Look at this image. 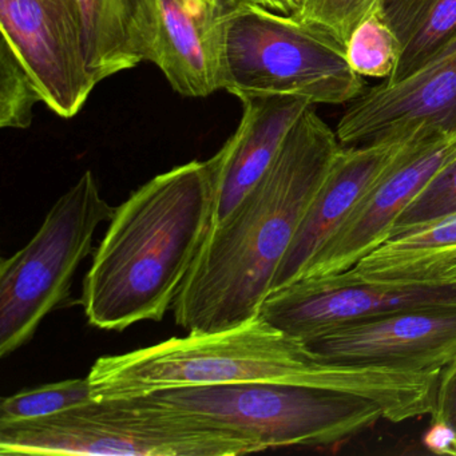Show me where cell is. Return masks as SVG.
<instances>
[{"instance_id":"277c9868","label":"cell","mask_w":456,"mask_h":456,"mask_svg":"<svg viewBox=\"0 0 456 456\" xmlns=\"http://www.w3.org/2000/svg\"><path fill=\"white\" fill-rule=\"evenodd\" d=\"M248 437L149 396L93 400L49 418L0 424L2 455L239 456Z\"/></svg>"},{"instance_id":"9a60e30c","label":"cell","mask_w":456,"mask_h":456,"mask_svg":"<svg viewBox=\"0 0 456 456\" xmlns=\"http://www.w3.org/2000/svg\"><path fill=\"white\" fill-rule=\"evenodd\" d=\"M241 102L239 127L208 159L215 185L212 226L223 223L249 193L273 161L290 127L314 106L290 97H249Z\"/></svg>"},{"instance_id":"30bf717a","label":"cell","mask_w":456,"mask_h":456,"mask_svg":"<svg viewBox=\"0 0 456 456\" xmlns=\"http://www.w3.org/2000/svg\"><path fill=\"white\" fill-rule=\"evenodd\" d=\"M453 161L456 138L435 133L419 138L327 240L296 281H322L354 268L388 239L413 200Z\"/></svg>"},{"instance_id":"7a4b0ae2","label":"cell","mask_w":456,"mask_h":456,"mask_svg":"<svg viewBox=\"0 0 456 456\" xmlns=\"http://www.w3.org/2000/svg\"><path fill=\"white\" fill-rule=\"evenodd\" d=\"M309 106L231 215L212 226L175 304L188 333L217 332L260 314L274 274L340 151L336 130Z\"/></svg>"},{"instance_id":"2e32d148","label":"cell","mask_w":456,"mask_h":456,"mask_svg":"<svg viewBox=\"0 0 456 456\" xmlns=\"http://www.w3.org/2000/svg\"><path fill=\"white\" fill-rule=\"evenodd\" d=\"M455 269L456 215H453L394 234L340 276L322 281L298 280L292 284L304 288L421 284L448 280Z\"/></svg>"},{"instance_id":"9c48e42d","label":"cell","mask_w":456,"mask_h":456,"mask_svg":"<svg viewBox=\"0 0 456 456\" xmlns=\"http://www.w3.org/2000/svg\"><path fill=\"white\" fill-rule=\"evenodd\" d=\"M419 130L456 138V30L415 73L349 103L336 127L341 146L408 137Z\"/></svg>"},{"instance_id":"5bb4252c","label":"cell","mask_w":456,"mask_h":456,"mask_svg":"<svg viewBox=\"0 0 456 456\" xmlns=\"http://www.w3.org/2000/svg\"><path fill=\"white\" fill-rule=\"evenodd\" d=\"M427 133L431 132L419 130L399 140L341 146L316 200L274 274L271 292L292 284L301 276L312 258L343 225L370 189L375 188Z\"/></svg>"},{"instance_id":"7402d4cb","label":"cell","mask_w":456,"mask_h":456,"mask_svg":"<svg viewBox=\"0 0 456 456\" xmlns=\"http://www.w3.org/2000/svg\"><path fill=\"white\" fill-rule=\"evenodd\" d=\"M380 7L381 0H304L295 18L322 28L346 46L354 30Z\"/></svg>"},{"instance_id":"52a82bcc","label":"cell","mask_w":456,"mask_h":456,"mask_svg":"<svg viewBox=\"0 0 456 456\" xmlns=\"http://www.w3.org/2000/svg\"><path fill=\"white\" fill-rule=\"evenodd\" d=\"M114 212L87 170L55 202L28 244L2 261L0 356L28 343L45 317L70 296L77 269L92 253L101 224Z\"/></svg>"},{"instance_id":"ffe728a7","label":"cell","mask_w":456,"mask_h":456,"mask_svg":"<svg viewBox=\"0 0 456 456\" xmlns=\"http://www.w3.org/2000/svg\"><path fill=\"white\" fill-rule=\"evenodd\" d=\"M346 58L354 73L370 78H391L400 58V46L380 12L370 15L354 30L346 44Z\"/></svg>"},{"instance_id":"603a6c76","label":"cell","mask_w":456,"mask_h":456,"mask_svg":"<svg viewBox=\"0 0 456 456\" xmlns=\"http://www.w3.org/2000/svg\"><path fill=\"white\" fill-rule=\"evenodd\" d=\"M453 215H456V161L443 169L413 200L395 224L389 237Z\"/></svg>"},{"instance_id":"8fae6325","label":"cell","mask_w":456,"mask_h":456,"mask_svg":"<svg viewBox=\"0 0 456 456\" xmlns=\"http://www.w3.org/2000/svg\"><path fill=\"white\" fill-rule=\"evenodd\" d=\"M306 344L330 362L440 373L456 357V306L357 320Z\"/></svg>"},{"instance_id":"d4e9b609","label":"cell","mask_w":456,"mask_h":456,"mask_svg":"<svg viewBox=\"0 0 456 456\" xmlns=\"http://www.w3.org/2000/svg\"><path fill=\"white\" fill-rule=\"evenodd\" d=\"M424 448L440 456H456V429L442 420H431L421 437Z\"/></svg>"},{"instance_id":"ac0fdd59","label":"cell","mask_w":456,"mask_h":456,"mask_svg":"<svg viewBox=\"0 0 456 456\" xmlns=\"http://www.w3.org/2000/svg\"><path fill=\"white\" fill-rule=\"evenodd\" d=\"M380 15L400 46L389 85L419 70L456 30V0H381Z\"/></svg>"},{"instance_id":"cb8c5ba5","label":"cell","mask_w":456,"mask_h":456,"mask_svg":"<svg viewBox=\"0 0 456 456\" xmlns=\"http://www.w3.org/2000/svg\"><path fill=\"white\" fill-rule=\"evenodd\" d=\"M431 420H442L456 429V357L437 379L435 407Z\"/></svg>"},{"instance_id":"3957f363","label":"cell","mask_w":456,"mask_h":456,"mask_svg":"<svg viewBox=\"0 0 456 456\" xmlns=\"http://www.w3.org/2000/svg\"><path fill=\"white\" fill-rule=\"evenodd\" d=\"M213 209L208 161L156 175L116 208L82 284L90 324L124 330L161 322L212 228Z\"/></svg>"},{"instance_id":"e0dca14e","label":"cell","mask_w":456,"mask_h":456,"mask_svg":"<svg viewBox=\"0 0 456 456\" xmlns=\"http://www.w3.org/2000/svg\"><path fill=\"white\" fill-rule=\"evenodd\" d=\"M87 63L98 82L149 60L153 0H78Z\"/></svg>"},{"instance_id":"ba28073f","label":"cell","mask_w":456,"mask_h":456,"mask_svg":"<svg viewBox=\"0 0 456 456\" xmlns=\"http://www.w3.org/2000/svg\"><path fill=\"white\" fill-rule=\"evenodd\" d=\"M2 42L57 116L76 117L100 82L87 63L78 0H0Z\"/></svg>"},{"instance_id":"6da1fadb","label":"cell","mask_w":456,"mask_h":456,"mask_svg":"<svg viewBox=\"0 0 456 456\" xmlns=\"http://www.w3.org/2000/svg\"><path fill=\"white\" fill-rule=\"evenodd\" d=\"M87 378L94 400L250 381L330 389L364 397L384 420L403 423L431 415L439 373L330 362L258 314L229 330L100 357Z\"/></svg>"},{"instance_id":"7c38bea8","label":"cell","mask_w":456,"mask_h":456,"mask_svg":"<svg viewBox=\"0 0 456 456\" xmlns=\"http://www.w3.org/2000/svg\"><path fill=\"white\" fill-rule=\"evenodd\" d=\"M456 306V279L421 284L287 285L266 296L260 314L274 327L309 341L330 328L357 320Z\"/></svg>"},{"instance_id":"484cf974","label":"cell","mask_w":456,"mask_h":456,"mask_svg":"<svg viewBox=\"0 0 456 456\" xmlns=\"http://www.w3.org/2000/svg\"><path fill=\"white\" fill-rule=\"evenodd\" d=\"M248 2L279 14L295 17L300 12L304 0H248Z\"/></svg>"},{"instance_id":"5b68a950","label":"cell","mask_w":456,"mask_h":456,"mask_svg":"<svg viewBox=\"0 0 456 456\" xmlns=\"http://www.w3.org/2000/svg\"><path fill=\"white\" fill-rule=\"evenodd\" d=\"M346 46L311 23L247 4L229 23L223 89L240 101L290 97L349 105L364 92Z\"/></svg>"},{"instance_id":"4316f807","label":"cell","mask_w":456,"mask_h":456,"mask_svg":"<svg viewBox=\"0 0 456 456\" xmlns=\"http://www.w3.org/2000/svg\"><path fill=\"white\" fill-rule=\"evenodd\" d=\"M450 279H456V269H455V271L452 272V273H451ZM450 279H448V280H450Z\"/></svg>"},{"instance_id":"d6986e66","label":"cell","mask_w":456,"mask_h":456,"mask_svg":"<svg viewBox=\"0 0 456 456\" xmlns=\"http://www.w3.org/2000/svg\"><path fill=\"white\" fill-rule=\"evenodd\" d=\"M89 378L45 384L4 397L0 404V424L49 418L93 402Z\"/></svg>"},{"instance_id":"8992f818","label":"cell","mask_w":456,"mask_h":456,"mask_svg":"<svg viewBox=\"0 0 456 456\" xmlns=\"http://www.w3.org/2000/svg\"><path fill=\"white\" fill-rule=\"evenodd\" d=\"M148 396L248 437L261 451L333 447L384 420V411L364 397L292 384L250 381Z\"/></svg>"},{"instance_id":"44dd1931","label":"cell","mask_w":456,"mask_h":456,"mask_svg":"<svg viewBox=\"0 0 456 456\" xmlns=\"http://www.w3.org/2000/svg\"><path fill=\"white\" fill-rule=\"evenodd\" d=\"M41 95L25 66L6 44H0V126L28 129Z\"/></svg>"},{"instance_id":"4fadbf2b","label":"cell","mask_w":456,"mask_h":456,"mask_svg":"<svg viewBox=\"0 0 456 456\" xmlns=\"http://www.w3.org/2000/svg\"><path fill=\"white\" fill-rule=\"evenodd\" d=\"M248 0H153V41L148 62L183 97L223 89L226 34Z\"/></svg>"}]
</instances>
